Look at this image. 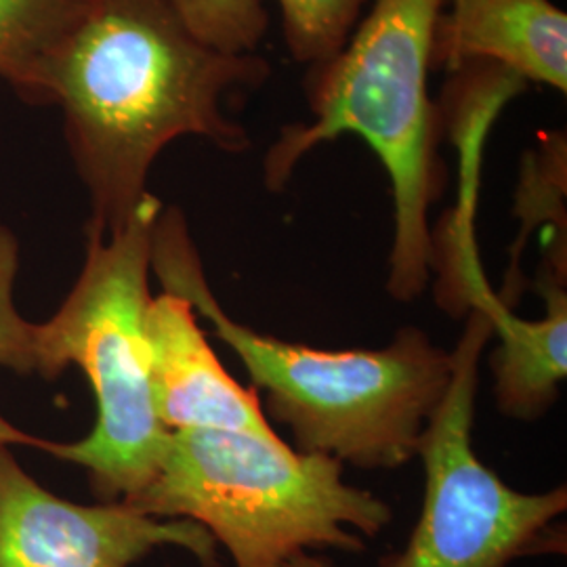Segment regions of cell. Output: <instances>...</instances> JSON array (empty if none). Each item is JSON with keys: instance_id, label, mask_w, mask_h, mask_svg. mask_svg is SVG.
I'll list each match as a JSON object with an SVG mask.
<instances>
[{"instance_id": "6da1fadb", "label": "cell", "mask_w": 567, "mask_h": 567, "mask_svg": "<svg viewBox=\"0 0 567 567\" xmlns=\"http://www.w3.org/2000/svg\"><path fill=\"white\" fill-rule=\"evenodd\" d=\"M269 61L198 41L164 0H82L49 70L70 158L91 200L89 227L112 234L140 208L168 143L200 137L244 154L229 102L264 86Z\"/></svg>"}, {"instance_id": "7a4b0ae2", "label": "cell", "mask_w": 567, "mask_h": 567, "mask_svg": "<svg viewBox=\"0 0 567 567\" xmlns=\"http://www.w3.org/2000/svg\"><path fill=\"white\" fill-rule=\"evenodd\" d=\"M150 274L210 320L217 339L267 395L269 414L290 429L299 452L360 468H398L416 458L454 374V353L421 328L405 326L383 349L328 351L240 324L213 295L177 206H163L154 224Z\"/></svg>"}, {"instance_id": "3957f363", "label": "cell", "mask_w": 567, "mask_h": 567, "mask_svg": "<svg viewBox=\"0 0 567 567\" xmlns=\"http://www.w3.org/2000/svg\"><path fill=\"white\" fill-rule=\"evenodd\" d=\"M447 0H374L343 49L307 70L311 122L284 126L267 150V189L282 192L297 164L318 145L355 135L391 183L393 240L386 292L416 301L433 274L429 213L446 189L440 156L444 124L429 93L431 42Z\"/></svg>"}, {"instance_id": "277c9868", "label": "cell", "mask_w": 567, "mask_h": 567, "mask_svg": "<svg viewBox=\"0 0 567 567\" xmlns=\"http://www.w3.org/2000/svg\"><path fill=\"white\" fill-rule=\"evenodd\" d=\"M121 503L200 524L236 567H330L311 553H360L393 519L385 501L344 482L332 456L208 429L173 431L152 482Z\"/></svg>"}, {"instance_id": "5b68a950", "label": "cell", "mask_w": 567, "mask_h": 567, "mask_svg": "<svg viewBox=\"0 0 567 567\" xmlns=\"http://www.w3.org/2000/svg\"><path fill=\"white\" fill-rule=\"evenodd\" d=\"M163 203L147 194L133 217L112 234L84 227L81 276L58 313L34 324V372L55 381L79 365L95 395L97 419L79 442L39 440L16 429L13 444L41 447L86 471L102 503L128 501L156 475L171 431L152 393L145 313L150 243Z\"/></svg>"}, {"instance_id": "8992f818", "label": "cell", "mask_w": 567, "mask_h": 567, "mask_svg": "<svg viewBox=\"0 0 567 567\" xmlns=\"http://www.w3.org/2000/svg\"><path fill=\"white\" fill-rule=\"evenodd\" d=\"M492 316L468 311L446 398L421 437L425 498L402 553L381 567H508L534 555L566 553L567 489L526 494L507 486L473 447L480 360Z\"/></svg>"}, {"instance_id": "52a82bcc", "label": "cell", "mask_w": 567, "mask_h": 567, "mask_svg": "<svg viewBox=\"0 0 567 567\" xmlns=\"http://www.w3.org/2000/svg\"><path fill=\"white\" fill-rule=\"evenodd\" d=\"M0 442V567H131L154 548L189 550L219 567L217 543L200 524L145 515L126 503L95 507L42 487Z\"/></svg>"}, {"instance_id": "ba28073f", "label": "cell", "mask_w": 567, "mask_h": 567, "mask_svg": "<svg viewBox=\"0 0 567 567\" xmlns=\"http://www.w3.org/2000/svg\"><path fill=\"white\" fill-rule=\"evenodd\" d=\"M150 379L166 431L208 429L280 437L255 389L236 383L206 341L196 309L179 292L152 297L145 313Z\"/></svg>"}, {"instance_id": "9c48e42d", "label": "cell", "mask_w": 567, "mask_h": 567, "mask_svg": "<svg viewBox=\"0 0 567 567\" xmlns=\"http://www.w3.org/2000/svg\"><path fill=\"white\" fill-rule=\"evenodd\" d=\"M492 63L529 84L567 91V13L550 0H447L431 70Z\"/></svg>"}, {"instance_id": "30bf717a", "label": "cell", "mask_w": 567, "mask_h": 567, "mask_svg": "<svg viewBox=\"0 0 567 567\" xmlns=\"http://www.w3.org/2000/svg\"><path fill=\"white\" fill-rule=\"evenodd\" d=\"M538 292L547 303L540 320H519L505 305L492 318L498 334L489 358L496 404L503 414L526 423L547 414L566 381V267L545 259Z\"/></svg>"}, {"instance_id": "8fae6325", "label": "cell", "mask_w": 567, "mask_h": 567, "mask_svg": "<svg viewBox=\"0 0 567 567\" xmlns=\"http://www.w3.org/2000/svg\"><path fill=\"white\" fill-rule=\"evenodd\" d=\"M82 0H0V81L23 102L49 105V70Z\"/></svg>"}, {"instance_id": "7c38bea8", "label": "cell", "mask_w": 567, "mask_h": 567, "mask_svg": "<svg viewBox=\"0 0 567 567\" xmlns=\"http://www.w3.org/2000/svg\"><path fill=\"white\" fill-rule=\"evenodd\" d=\"M566 158L564 131L540 135L538 145L524 154L522 182L517 192V215L524 225L519 231V240L513 246V265L508 269L507 286L498 297V301L508 309L513 297V282L519 276L517 255L527 243V236L548 219L566 227Z\"/></svg>"}, {"instance_id": "4fadbf2b", "label": "cell", "mask_w": 567, "mask_h": 567, "mask_svg": "<svg viewBox=\"0 0 567 567\" xmlns=\"http://www.w3.org/2000/svg\"><path fill=\"white\" fill-rule=\"evenodd\" d=\"M286 51L297 63L316 68L343 49L362 20L368 0H276Z\"/></svg>"}, {"instance_id": "5bb4252c", "label": "cell", "mask_w": 567, "mask_h": 567, "mask_svg": "<svg viewBox=\"0 0 567 567\" xmlns=\"http://www.w3.org/2000/svg\"><path fill=\"white\" fill-rule=\"evenodd\" d=\"M185 28L210 49L229 55L257 53L267 34L264 0H164Z\"/></svg>"}, {"instance_id": "9a60e30c", "label": "cell", "mask_w": 567, "mask_h": 567, "mask_svg": "<svg viewBox=\"0 0 567 567\" xmlns=\"http://www.w3.org/2000/svg\"><path fill=\"white\" fill-rule=\"evenodd\" d=\"M20 269V244L11 229L0 225V365L18 372H34V322L23 320L13 301Z\"/></svg>"}, {"instance_id": "2e32d148", "label": "cell", "mask_w": 567, "mask_h": 567, "mask_svg": "<svg viewBox=\"0 0 567 567\" xmlns=\"http://www.w3.org/2000/svg\"><path fill=\"white\" fill-rule=\"evenodd\" d=\"M13 431H16V426L11 425V423H7V421L0 416V442L13 446Z\"/></svg>"}]
</instances>
